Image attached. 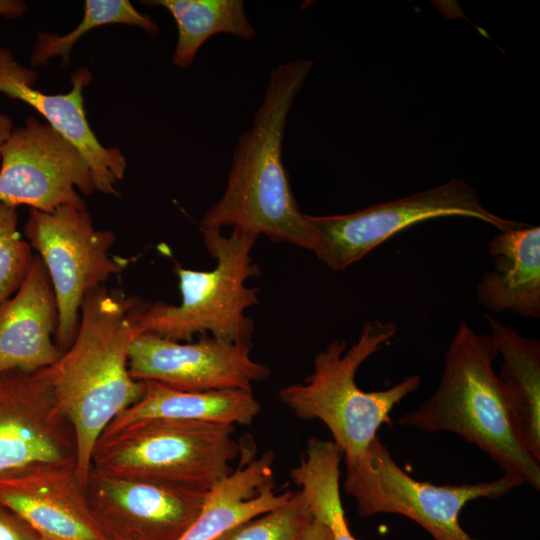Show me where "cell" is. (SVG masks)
<instances>
[{"label": "cell", "mask_w": 540, "mask_h": 540, "mask_svg": "<svg viewBox=\"0 0 540 540\" xmlns=\"http://www.w3.org/2000/svg\"><path fill=\"white\" fill-rule=\"evenodd\" d=\"M312 66L311 60L295 59L272 69L252 125L235 146L225 191L200 227L231 226L315 252V233L282 161L288 114Z\"/></svg>", "instance_id": "1"}, {"label": "cell", "mask_w": 540, "mask_h": 540, "mask_svg": "<svg viewBox=\"0 0 540 540\" xmlns=\"http://www.w3.org/2000/svg\"><path fill=\"white\" fill-rule=\"evenodd\" d=\"M132 299L98 287L82 303L72 344L44 368L56 402L69 421L76 446L75 470L87 485L94 447L107 426L143 395L145 382L128 368V349L136 336Z\"/></svg>", "instance_id": "2"}, {"label": "cell", "mask_w": 540, "mask_h": 540, "mask_svg": "<svg viewBox=\"0 0 540 540\" xmlns=\"http://www.w3.org/2000/svg\"><path fill=\"white\" fill-rule=\"evenodd\" d=\"M498 356L491 335L460 322L437 389L397 424L457 434L488 455L503 474L539 490L540 461L527 450L514 426L506 391L493 369Z\"/></svg>", "instance_id": "3"}, {"label": "cell", "mask_w": 540, "mask_h": 540, "mask_svg": "<svg viewBox=\"0 0 540 540\" xmlns=\"http://www.w3.org/2000/svg\"><path fill=\"white\" fill-rule=\"evenodd\" d=\"M396 333L395 322L368 321L349 348L344 340L331 341L315 356L313 372L303 383L286 386L278 393L297 417L320 420L328 428L346 469L364 459L379 428L392 424L390 413L395 406L421 384L418 374L379 391L367 392L356 384V372L362 363Z\"/></svg>", "instance_id": "4"}, {"label": "cell", "mask_w": 540, "mask_h": 540, "mask_svg": "<svg viewBox=\"0 0 540 540\" xmlns=\"http://www.w3.org/2000/svg\"><path fill=\"white\" fill-rule=\"evenodd\" d=\"M208 252L216 259L212 270L174 266L181 302H156L136 308L132 320L136 336L151 333L172 341L191 342L196 334L211 333L229 341H250L253 321L245 315L259 303L258 289L246 286L248 279L261 275L250 252L258 236L233 229L224 236L220 228L200 227Z\"/></svg>", "instance_id": "5"}, {"label": "cell", "mask_w": 540, "mask_h": 540, "mask_svg": "<svg viewBox=\"0 0 540 540\" xmlns=\"http://www.w3.org/2000/svg\"><path fill=\"white\" fill-rule=\"evenodd\" d=\"M234 432L233 425L201 421H138L99 438L90 471L209 491L241 455Z\"/></svg>", "instance_id": "6"}, {"label": "cell", "mask_w": 540, "mask_h": 540, "mask_svg": "<svg viewBox=\"0 0 540 540\" xmlns=\"http://www.w3.org/2000/svg\"><path fill=\"white\" fill-rule=\"evenodd\" d=\"M523 482L515 476L480 483L435 485L421 482L398 466L379 437L364 459L346 469L344 491L354 498L358 514H398L416 522L433 540H476L461 526L464 506L477 499L496 500Z\"/></svg>", "instance_id": "7"}, {"label": "cell", "mask_w": 540, "mask_h": 540, "mask_svg": "<svg viewBox=\"0 0 540 540\" xmlns=\"http://www.w3.org/2000/svg\"><path fill=\"white\" fill-rule=\"evenodd\" d=\"M24 232L49 276L58 310L55 343L65 351L76 335L85 296L120 273L126 260L110 256L116 236L97 229L86 207L30 209Z\"/></svg>", "instance_id": "8"}, {"label": "cell", "mask_w": 540, "mask_h": 540, "mask_svg": "<svg viewBox=\"0 0 540 540\" xmlns=\"http://www.w3.org/2000/svg\"><path fill=\"white\" fill-rule=\"evenodd\" d=\"M447 216L474 218L499 231L526 225L487 210L475 190L460 179L350 214H307L317 242L314 253L333 271L346 269L414 224Z\"/></svg>", "instance_id": "9"}, {"label": "cell", "mask_w": 540, "mask_h": 540, "mask_svg": "<svg viewBox=\"0 0 540 540\" xmlns=\"http://www.w3.org/2000/svg\"><path fill=\"white\" fill-rule=\"evenodd\" d=\"M78 190L89 196L95 188L90 167L73 144L34 116L14 127L1 149L0 202L42 212L86 207Z\"/></svg>", "instance_id": "10"}, {"label": "cell", "mask_w": 540, "mask_h": 540, "mask_svg": "<svg viewBox=\"0 0 540 540\" xmlns=\"http://www.w3.org/2000/svg\"><path fill=\"white\" fill-rule=\"evenodd\" d=\"M251 342H229L208 334L197 342H177L151 333L134 337L128 349L131 376L185 392L223 389L252 391L270 370L255 362Z\"/></svg>", "instance_id": "11"}, {"label": "cell", "mask_w": 540, "mask_h": 540, "mask_svg": "<svg viewBox=\"0 0 540 540\" xmlns=\"http://www.w3.org/2000/svg\"><path fill=\"white\" fill-rule=\"evenodd\" d=\"M75 458L73 429L45 370L0 373V476Z\"/></svg>", "instance_id": "12"}, {"label": "cell", "mask_w": 540, "mask_h": 540, "mask_svg": "<svg viewBox=\"0 0 540 540\" xmlns=\"http://www.w3.org/2000/svg\"><path fill=\"white\" fill-rule=\"evenodd\" d=\"M85 492L110 540H178L209 491L90 471Z\"/></svg>", "instance_id": "13"}, {"label": "cell", "mask_w": 540, "mask_h": 540, "mask_svg": "<svg viewBox=\"0 0 540 540\" xmlns=\"http://www.w3.org/2000/svg\"><path fill=\"white\" fill-rule=\"evenodd\" d=\"M38 73L18 62L8 47L0 45V94L35 109L45 122L73 144L86 159L95 191L118 196L127 161L118 147L102 145L90 127L84 107L83 90L92 80L87 67L71 76L72 88L64 94H48L36 88Z\"/></svg>", "instance_id": "14"}, {"label": "cell", "mask_w": 540, "mask_h": 540, "mask_svg": "<svg viewBox=\"0 0 540 540\" xmlns=\"http://www.w3.org/2000/svg\"><path fill=\"white\" fill-rule=\"evenodd\" d=\"M0 504L45 540H110L95 518L75 464H42L0 476Z\"/></svg>", "instance_id": "15"}, {"label": "cell", "mask_w": 540, "mask_h": 540, "mask_svg": "<svg viewBox=\"0 0 540 540\" xmlns=\"http://www.w3.org/2000/svg\"><path fill=\"white\" fill-rule=\"evenodd\" d=\"M58 322L55 294L39 256L18 290L0 304V373L35 372L63 352L53 340Z\"/></svg>", "instance_id": "16"}, {"label": "cell", "mask_w": 540, "mask_h": 540, "mask_svg": "<svg viewBox=\"0 0 540 540\" xmlns=\"http://www.w3.org/2000/svg\"><path fill=\"white\" fill-rule=\"evenodd\" d=\"M243 446L239 467L208 492L202 511L178 540H213L230 527L285 503L293 492L274 489L271 451L253 457Z\"/></svg>", "instance_id": "17"}, {"label": "cell", "mask_w": 540, "mask_h": 540, "mask_svg": "<svg viewBox=\"0 0 540 540\" xmlns=\"http://www.w3.org/2000/svg\"><path fill=\"white\" fill-rule=\"evenodd\" d=\"M492 270L476 287L478 301L495 313L511 311L540 317V228L522 226L500 231L490 241Z\"/></svg>", "instance_id": "18"}, {"label": "cell", "mask_w": 540, "mask_h": 540, "mask_svg": "<svg viewBox=\"0 0 540 540\" xmlns=\"http://www.w3.org/2000/svg\"><path fill=\"white\" fill-rule=\"evenodd\" d=\"M142 397L107 426L102 435L153 418H171L224 425H249L261 406L252 391L223 389L185 392L156 381H144ZM101 435V436H102ZM100 436V437H101Z\"/></svg>", "instance_id": "19"}, {"label": "cell", "mask_w": 540, "mask_h": 540, "mask_svg": "<svg viewBox=\"0 0 540 540\" xmlns=\"http://www.w3.org/2000/svg\"><path fill=\"white\" fill-rule=\"evenodd\" d=\"M484 317L503 359L497 376L506 391L514 426L527 450L540 461V342L490 315Z\"/></svg>", "instance_id": "20"}, {"label": "cell", "mask_w": 540, "mask_h": 540, "mask_svg": "<svg viewBox=\"0 0 540 540\" xmlns=\"http://www.w3.org/2000/svg\"><path fill=\"white\" fill-rule=\"evenodd\" d=\"M148 7L167 10L177 25L178 38L171 62L189 68L201 46L216 34L251 40L256 29L248 20L242 0H147Z\"/></svg>", "instance_id": "21"}, {"label": "cell", "mask_w": 540, "mask_h": 540, "mask_svg": "<svg viewBox=\"0 0 540 540\" xmlns=\"http://www.w3.org/2000/svg\"><path fill=\"white\" fill-rule=\"evenodd\" d=\"M342 454L331 440L311 438L300 464L292 469L311 514L330 530L333 540H356L347 525L340 495Z\"/></svg>", "instance_id": "22"}, {"label": "cell", "mask_w": 540, "mask_h": 540, "mask_svg": "<svg viewBox=\"0 0 540 540\" xmlns=\"http://www.w3.org/2000/svg\"><path fill=\"white\" fill-rule=\"evenodd\" d=\"M109 24L135 26L150 35H157L159 31L153 19L139 12L128 0H86L84 16L73 30L64 35L50 32L37 35L30 57L31 67L46 65L57 57L61 59L62 66H66L74 45L82 35Z\"/></svg>", "instance_id": "23"}, {"label": "cell", "mask_w": 540, "mask_h": 540, "mask_svg": "<svg viewBox=\"0 0 540 540\" xmlns=\"http://www.w3.org/2000/svg\"><path fill=\"white\" fill-rule=\"evenodd\" d=\"M311 518L304 495L297 491L279 507L242 521L213 540H300Z\"/></svg>", "instance_id": "24"}, {"label": "cell", "mask_w": 540, "mask_h": 540, "mask_svg": "<svg viewBox=\"0 0 540 540\" xmlns=\"http://www.w3.org/2000/svg\"><path fill=\"white\" fill-rule=\"evenodd\" d=\"M17 224V208L0 202V304L18 290L34 258Z\"/></svg>", "instance_id": "25"}, {"label": "cell", "mask_w": 540, "mask_h": 540, "mask_svg": "<svg viewBox=\"0 0 540 540\" xmlns=\"http://www.w3.org/2000/svg\"><path fill=\"white\" fill-rule=\"evenodd\" d=\"M0 540H42L17 514L0 504Z\"/></svg>", "instance_id": "26"}, {"label": "cell", "mask_w": 540, "mask_h": 540, "mask_svg": "<svg viewBox=\"0 0 540 540\" xmlns=\"http://www.w3.org/2000/svg\"><path fill=\"white\" fill-rule=\"evenodd\" d=\"M300 540H333L329 528L312 516L306 525Z\"/></svg>", "instance_id": "27"}, {"label": "cell", "mask_w": 540, "mask_h": 540, "mask_svg": "<svg viewBox=\"0 0 540 540\" xmlns=\"http://www.w3.org/2000/svg\"><path fill=\"white\" fill-rule=\"evenodd\" d=\"M27 4L22 0H0V16L7 19L21 17L27 11Z\"/></svg>", "instance_id": "28"}, {"label": "cell", "mask_w": 540, "mask_h": 540, "mask_svg": "<svg viewBox=\"0 0 540 540\" xmlns=\"http://www.w3.org/2000/svg\"><path fill=\"white\" fill-rule=\"evenodd\" d=\"M14 129L13 120L0 110V164H1V149Z\"/></svg>", "instance_id": "29"}, {"label": "cell", "mask_w": 540, "mask_h": 540, "mask_svg": "<svg viewBox=\"0 0 540 540\" xmlns=\"http://www.w3.org/2000/svg\"><path fill=\"white\" fill-rule=\"evenodd\" d=\"M42 539V538H41ZM42 540H45V539H42Z\"/></svg>", "instance_id": "30"}]
</instances>
